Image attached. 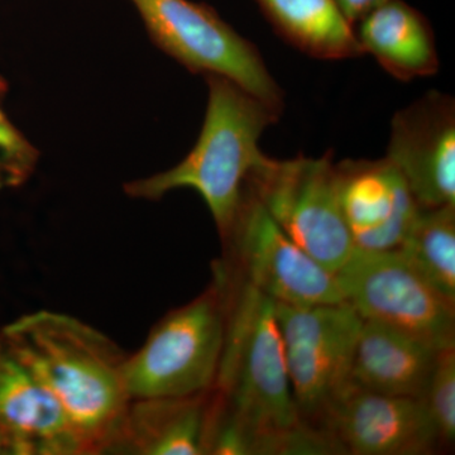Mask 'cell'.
<instances>
[{
  "mask_svg": "<svg viewBox=\"0 0 455 455\" xmlns=\"http://www.w3.org/2000/svg\"><path fill=\"white\" fill-rule=\"evenodd\" d=\"M64 409L88 454H104L130 403L127 353L77 317L38 310L0 329Z\"/></svg>",
  "mask_w": 455,
  "mask_h": 455,
  "instance_id": "obj_1",
  "label": "cell"
},
{
  "mask_svg": "<svg viewBox=\"0 0 455 455\" xmlns=\"http://www.w3.org/2000/svg\"><path fill=\"white\" fill-rule=\"evenodd\" d=\"M227 291V328L214 394L254 434V455L305 423L287 372L275 301L218 262Z\"/></svg>",
  "mask_w": 455,
  "mask_h": 455,
  "instance_id": "obj_2",
  "label": "cell"
},
{
  "mask_svg": "<svg viewBox=\"0 0 455 455\" xmlns=\"http://www.w3.org/2000/svg\"><path fill=\"white\" fill-rule=\"evenodd\" d=\"M209 95L199 139L187 157L164 172L124 185L128 196L158 200L191 188L208 206L221 239L236 217L251 173L265 158L259 139L280 110L223 76L206 75Z\"/></svg>",
  "mask_w": 455,
  "mask_h": 455,
  "instance_id": "obj_3",
  "label": "cell"
},
{
  "mask_svg": "<svg viewBox=\"0 0 455 455\" xmlns=\"http://www.w3.org/2000/svg\"><path fill=\"white\" fill-rule=\"evenodd\" d=\"M208 289L170 311L152 328L145 343L124 364L131 400L182 397L214 388L227 328V291L215 265Z\"/></svg>",
  "mask_w": 455,
  "mask_h": 455,
  "instance_id": "obj_4",
  "label": "cell"
},
{
  "mask_svg": "<svg viewBox=\"0 0 455 455\" xmlns=\"http://www.w3.org/2000/svg\"><path fill=\"white\" fill-rule=\"evenodd\" d=\"M247 187L283 232L328 271L335 274L355 252L331 154L291 160L265 156Z\"/></svg>",
  "mask_w": 455,
  "mask_h": 455,
  "instance_id": "obj_5",
  "label": "cell"
},
{
  "mask_svg": "<svg viewBox=\"0 0 455 455\" xmlns=\"http://www.w3.org/2000/svg\"><path fill=\"white\" fill-rule=\"evenodd\" d=\"M156 46L191 73L218 75L280 110L283 92L259 50L208 5L190 0H131Z\"/></svg>",
  "mask_w": 455,
  "mask_h": 455,
  "instance_id": "obj_6",
  "label": "cell"
},
{
  "mask_svg": "<svg viewBox=\"0 0 455 455\" xmlns=\"http://www.w3.org/2000/svg\"><path fill=\"white\" fill-rule=\"evenodd\" d=\"M335 277L362 319L391 326L438 349L455 346V302L436 291L398 250H355Z\"/></svg>",
  "mask_w": 455,
  "mask_h": 455,
  "instance_id": "obj_7",
  "label": "cell"
},
{
  "mask_svg": "<svg viewBox=\"0 0 455 455\" xmlns=\"http://www.w3.org/2000/svg\"><path fill=\"white\" fill-rule=\"evenodd\" d=\"M293 400L313 425L350 385L353 352L363 319L348 302L311 307L275 302Z\"/></svg>",
  "mask_w": 455,
  "mask_h": 455,
  "instance_id": "obj_8",
  "label": "cell"
},
{
  "mask_svg": "<svg viewBox=\"0 0 455 455\" xmlns=\"http://www.w3.org/2000/svg\"><path fill=\"white\" fill-rule=\"evenodd\" d=\"M228 268L275 302L311 307L347 302L333 272L295 243L245 188L235 223L223 239Z\"/></svg>",
  "mask_w": 455,
  "mask_h": 455,
  "instance_id": "obj_9",
  "label": "cell"
},
{
  "mask_svg": "<svg viewBox=\"0 0 455 455\" xmlns=\"http://www.w3.org/2000/svg\"><path fill=\"white\" fill-rule=\"evenodd\" d=\"M343 454L424 455L440 447L421 398L390 396L349 385L320 418Z\"/></svg>",
  "mask_w": 455,
  "mask_h": 455,
  "instance_id": "obj_10",
  "label": "cell"
},
{
  "mask_svg": "<svg viewBox=\"0 0 455 455\" xmlns=\"http://www.w3.org/2000/svg\"><path fill=\"white\" fill-rule=\"evenodd\" d=\"M388 161L405 179L420 208L455 205V106L429 92L391 123Z\"/></svg>",
  "mask_w": 455,
  "mask_h": 455,
  "instance_id": "obj_11",
  "label": "cell"
},
{
  "mask_svg": "<svg viewBox=\"0 0 455 455\" xmlns=\"http://www.w3.org/2000/svg\"><path fill=\"white\" fill-rule=\"evenodd\" d=\"M0 431L12 455L88 454L52 392L2 333Z\"/></svg>",
  "mask_w": 455,
  "mask_h": 455,
  "instance_id": "obj_12",
  "label": "cell"
},
{
  "mask_svg": "<svg viewBox=\"0 0 455 455\" xmlns=\"http://www.w3.org/2000/svg\"><path fill=\"white\" fill-rule=\"evenodd\" d=\"M335 169L355 250H397L420 209L403 175L386 157L346 160Z\"/></svg>",
  "mask_w": 455,
  "mask_h": 455,
  "instance_id": "obj_13",
  "label": "cell"
},
{
  "mask_svg": "<svg viewBox=\"0 0 455 455\" xmlns=\"http://www.w3.org/2000/svg\"><path fill=\"white\" fill-rule=\"evenodd\" d=\"M211 392L194 396L133 398L104 454H205Z\"/></svg>",
  "mask_w": 455,
  "mask_h": 455,
  "instance_id": "obj_14",
  "label": "cell"
},
{
  "mask_svg": "<svg viewBox=\"0 0 455 455\" xmlns=\"http://www.w3.org/2000/svg\"><path fill=\"white\" fill-rule=\"evenodd\" d=\"M439 349L381 323L363 320L350 366L361 390L420 398Z\"/></svg>",
  "mask_w": 455,
  "mask_h": 455,
  "instance_id": "obj_15",
  "label": "cell"
},
{
  "mask_svg": "<svg viewBox=\"0 0 455 455\" xmlns=\"http://www.w3.org/2000/svg\"><path fill=\"white\" fill-rule=\"evenodd\" d=\"M362 52L392 76L409 82L438 71L439 57L429 22L403 0H387L358 22Z\"/></svg>",
  "mask_w": 455,
  "mask_h": 455,
  "instance_id": "obj_16",
  "label": "cell"
},
{
  "mask_svg": "<svg viewBox=\"0 0 455 455\" xmlns=\"http://www.w3.org/2000/svg\"><path fill=\"white\" fill-rule=\"evenodd\" d=\"M277 31L307 55L324 60L362 55L352 23L335 0H259Z\"/></svg>",
  "mask_w": 455,
  "mask_h": 455,
  "instance_id": "obj_17",
  "label": "cell"
},
{
  "mask_svg": "<svg viewBox=\"0 0 455 455\" xmlns=\"http://www.w3.org/2000/svg\"><path fill=\"white\" fill-rule=\"evenodd\" d=\"M397 250L436 291L455 302V205L419 209Z\"/></svg>",
  "mask_w": 455,
  "mask_h": 455,
  "instance_id": "obj_18",
  "label": "cell"
},
{
  "mask_svg": "<svg viewBox=\"0 0 455 455\" xmlns=\"http://www.w3.org/2000/svg\"><path fill=\"white\" fill-rule=\"evenodd\" d=\"M431 420L435 425L440 445L455 439V346L439 349L435 363L421 395Z\"/></svg>",
  "mask_w": 455,
  "mask_h": 455,
  "instance_id": "obj_19",
  "label": "cell"
},
{
  "mask_svg": "<svg viewBox=\"0 0 455 455\" xmlns=\"http://www.w3.org/2000/svg\"><path fill=\"white\" fill-rule=\"evenodd\" d=\"M38 160V149L0 106V190L25 185L35 173Z\"/></svg>",
  "mask_w": 455,
  "mask_h": 455,
  "instance_id": "obj_20",
  "label": "cell"
},
{
  "mask_svg": "<svg viewBox=\"0 0 455 455\" xmlns=\"http://www.w3.org/2000/svg\"><path fill=\"white\" fill-rule=\"evenodd\" d=\"M386 2L387 0H335L341 13L352 25L358 23L362 18Z\"/></svg>",
  "mask_w": 455,
  "mask_h": 455,
  "instance_id": "obj_21",
  "label": "cell"
},
{
  "mask_svg": "<svg viewBox=\"0 0 455 455\" xmlns=\"http://www.w3.org/2000/svg\"><path fill=\"white\" fill-rule=\"evenodd\" d=\"M0 455H12L11 448H9L7 439L3 435L0 431Z\"/></svg>",
  "mask_w": 455,
  "mask_h": 455,
  "instance_id": "obj_22",
  "label": "cell"
},
{
  "mask_svg": "<svg viewBox=\"0 0 455 455\" xmlns=\"http://www.w3.org/2000/svg\"><path fill=\"white\" fill-rule=\"evenodd\" d=\"M7 83H5V80L3 79L2 76H0V99L4 97L5 92H7Z\"/></svg>",
  "mask_w": 455,
  "mask_h": 455,
  "instance_id": "obj_23",
  "label": "cell"
}]
</instances>
